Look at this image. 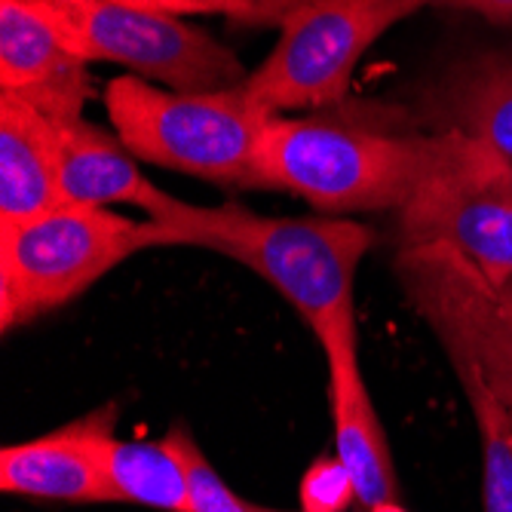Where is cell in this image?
Returning <instances> with one entry per match:
<instances>
[{
    "mask_svg": "<svg viewBox=\"0 0 512 512\" xmlns=\"http://www.w3.org/2000/svg\"><path fill=\"white\" fill-rule=\"evenodd\" d=\"M442 7H457V10H470L479 13L491 22L512 25V0H436Z\"/></svg>",
    "mask_w": 512,
    "mask_h": 512,
    "instance_id": "21",
    "label": "cell"
},
{
    "mask_svg": "<svg viewBox=\"0 0 512 512\" xmlns=\"http://www.w3.org/2000/svg\"><path fill=\"white\" fill-rule=\"evenodd\" d=\"M445 148V132L393 129L356 114H276L258 166L264 191H289L329 212H399Z\"/></svg>",
    "mask_w": 512,
    "mask_h": 512,
    "instance_id": "2",
    "label": "cell"
},
{
    "mask_svg": "<svg viewBox=\"0 0 512 512\" xmlns=\"http://www.w3.org/2000/svg\"><path fill=\"white\" fill-rule=\"evenodd\" d=\"M430 4H436V0H430Z\"/></svg>",
    "mask_w": 512,
    "mask_h": 512,
    "instance_id": "26",
    "label": "cell"
},
{
    "mask_svg": "<svg viewBox=\"0 0 512 512\" xmlns=\"http://www.w3.org/2000/svg\"><path fill=\"white\" fill-rule=\"evenodd\" d=\"M319 344L325 350V362H329L335 457L347 467L359 503L365 509L399 500V476H396L390 439L359 368L356 319L341 322Z\"/></svg>",
    "mask_w": 512,
    "mask_h": 512,
    "instance_id": "11",
    "label": "cell"
},
{
    "mask_svg": "<svg viewBox=\"0 0 512 512\" xmlns=\"http://www.w3.org/2000/svg\"><path fill=\"white\" fill-rule=\"evenodd\" d=\"M307 4H313V0H240V22L283 28Z\"/></svg>",
    "mask_w": 512,
    "mask_h": 512,
    "instance_id": "19",
    "label": "cell"
},
{
    "mask_svg": "<svg viewBox=\"0 0 512 512\" xmlns=\"http://www.w3.org/2000/svg\"><path fill=\"white\" fill-rule=\"evenodd\" d=\"M365 512H408L399 500H390V503H378V506H368Z\"/></svg>",
    "mask_w": 512,
    "mask_h": 512,
    "instance_id": "23",
    "label": "cell"
},
{
    "mask_svg": "<svg viewBox=\"0 0 512 512\" xmlns=\"http://www.w3.org/2000/svg\"><path fill=\"white\" fill-rule=\"evenodd\" d=\"M166 436L175 442V448L184 457V467H188L194 512H255V506L249 500H243L221 479V473L209 463V457L203 454V448L197 445V439L188 427L175 424Z\"/></svg>",
    "mask_w": 512,
    "mask_h": 512,
    "instance_id": "17",
    "label": "cell"
},
{
    "mask_svg": "<svg viewBox=\"0 0 512 512\" xmlns=\"http://www.w3.org/2000/svg\"><path fill=\"white\" fill-rule=\"evenodd\" d=\"M145 4L166 10V13H221L230 19H240V0H145Z\"/></svg>",
    "mask_w": 512,
    "mask_h": 512,
    "instance_id": "20",
    "label": "cell"
},
{
    "mask_svg": "<svg viewBox=\"0 0 512 512\" xmlns=\"http://www.w3.org/2000/svg\"><path fill=\"white\" fill-rule=\"evenodd\" d=\"M396 279L451 368H467L512 411V279L491 283L460 252L442 243L402 246Z\"/></svg>",
    "mask_w": 512,
    "mask_h": 512,
    "instance_id": "7",
    "label": "cell"
},
{
    "mask_svg": "<svg viewBox=\"0 0 512 512\" xmlns=\"http://www.w3.org/2000/svg\"><path fill=\"white\" fill-rule=\"evenodd\" d=\"M59 188L62 203L96 209L135 206L154 221H163L178 203V197L145 178L138 157L120 142V135L83 117L59 123Z\"/></svg>",
    "mask_w": 512,
    "mask_h": 512,
    "instance_id": "12",
    "label": "cell"
},
{
    "mask_svg": "<svg viewBox=\"0 0 512 512\" xmlns=\"http://www.w3.org/2000/svg\"><path fill=\"white\" fill-rule=\"evenodd\" d=\"M172 246L169 230L114 209L62 203L19 224H0V325L13 332L89 292L145 249Z\"/></svg>",
    "mask_w": 512,
    "mask_h": 512,
    "instance_id": "4",
    "label": "cell"
},
{
    "mask_svg": "<svg viewBox=\"0 0 512 512\" xmlns=\"http://www.w3.org/2000/svg\"><path fill=\"white\" fill-rule=\"evenodd\" d=\"M71 50L86 62H111L175 92H218L252 71L206 31L181 16L132 4H53L40 0Z\"/></svg>",
    "mask_w": 512,
    "mask_h": 512,
    "instance_id": "8",
    "label": "cell"
},
{
    "mask_svg": "<svg viewBox=\"0 0 512 512\" xmlns=\"http://www.w3.org/2000/svg\"><path fill=\"white\" fill-rule=\"evenodd\" d=\"M509 421H512V411H509Z\"/></svg>",
    "mask_w": 512,
    "mask_h": 512,
    "instance_id": "25",
    "label": "cell"
},
{
    "mask_svg": "<svg viewBox=\"0 0 512 512\" xmlns=\"http://www.w3.org/2000/svg\"><path fill=\"white\" fill-rule=\"evenodd\" d=\"M86 65L40 0H0V96L59 123L77 120L92 96Z\"/></svg>",
    "mask_w": 512,
    "mask_h": 512,
    "instance_id": "10",
    "label": "cell"
},
{
    "mask_svg": "<svg viewBox=\"0 0 512 512\" xmlns=\"http://www.w3.org/2000/svg\"><path fill=\"white\" fill-rule=\"evenodd\" d=\"M105 108L120 142L138 160L224 188L264 191L258 151L276 114L246 86L175 92L123 74L105 86Z\"/></svg>",
    "mask_w": 512,
    "mask_h": 512,
    "instance_id": "3",
    "label": "cell"
},
{
    "mask_svg": "<svg viewBox=\"0 0 512 512\" xmlns=\"http://www.w3.org/2000/svg\"><path fill=\"white\" fill-rule=\"evenodd\" d=\"M62 206L59 123L22 99L0 96V224Z\"/></svg>",
    "mask_w": 512,
    "mask_h": 512,
    "instance_id": "13",
    "label": "cell"
},
{
    "mask_svg": "<svg viewBox=\"0 0 512 512\" xmlns=\"http://www.w3.org/2000/svg\"><path fill=\"white\" fill-rule=\"evenodd\" d=\"M424 7L430 0H313L283 25L243 86L273 114L332 108L344 102L368 46Z\"/></svg>",
    "mask_w": 512,
    "mask_h": 512,
    "instance_id": "6",
    "label": "cell"
},
{
    "mask_svg": "<svg viewBox=\"0 0 512 512\" xmlns=\"http://www.w3.org/2000/svg\"><path fill=\"white\" fill-rule=\"evenodd\" d=\"M460 390L467 393L482 445V509L512 512V421L485 384L467 368H454Z\"/></svg>",
    "mask_w": 512,
    "mask_h": 512,
    "instance_id": "16",
    "label": "cell"
},
{
    "mask_svg": "<svg viewBox=\"0 0 512 512\" xmlns=\"http://www.w3.org/2000/svg\"><path fill=\"white\" fill-rule=\"evenodd\" d=\"M301 512H347L359 503L356 485L338 457H319L301 476L298 485Z\"/></svg>",
    "mask_w": 512,
    "mask_h": 512,
    "instance_id": "18",
    "label": "cell"
},
{
    "mask_svg": "<svg viewBox=\"0 0 512 512\" xmlns=\"http://www.w3.org/2000/svg\"><path fill=\"white\" fill-rule=\"evenodd\" d=\"M433 132H460L512 166V50L463 59L430 89Z\"/></svg>",
    "mask_w": 512,
    "mask_h": 512,
    "instance_id": "14",
    "label": "cell"
},
{
    "mask_svg": "<svg viewBox=\"0 0 512 512\" xmlns=\"http://www.w3.org/2000/svg\"><path fill=\"white\" fill-rule=\"evenodd\" d=\"M105 460L114 503L148 506L157 512H194L191 476L169 436L160 442H129L114 436Z\"/></svg>",
    "mask_w": 512,
    "mask_h": 512,
    "instance_id": "15",
    "label": "cell"
},
{
    "mask_svg": "<svg viewBox=\"0 0 512 512\" xmlns=\"http://www.w3.org/2000/svg\"><path fill=\"white\" fill-rule=\"evenodd\" d=\"M402 246L442 243L491 283L512 279V166L470 135L445 132V148L396 212Z\"/></svg>",
    "mask_w": 512,
    "mask_h": 512,
    "instance_id": "5",
    "label": "cell"
},
{
    "mask_svg": "<svg viewBox=\"0 0 512 512\" xmlns=\"http://www.w3.org/2000/svg\"><path fill=\"white\" fill-rule=\"evenodd\" d=\"M172 246L234 258L283 295L322 341L356 319L353 283L375 230L341 215H255L237 203L194 206L178 200L160 221Z\"/></svg>",
    "mask_w": 512,
    "mask_h": 512,
    "instance_id": "1",
    "label": "cell"
},
{
    "mask_svg": "<svg viewBox=\"0 0 512 512\" xmlns=\"http://www.w3.org/2000/svg\"><path fill=\"white\" fill-rule=\"evenodd\" d=\"M255 506V512H286V509H273V506H258V503H252Z\"/></svg>",
    "mask_w": 512,
    "mask_h": 512,
    "instance_id": "24",
    "label": "cell"
},
{
    "mask_svg": "<svg viewBox=\"0 0 512 512\" xmlns=\"http://www.w3.org/2000/svg\"><path fill=\"white\" fill-rule=\"evenodd\" d=\"M53 4H132V7H151V4H145V0H53Z\"/></svg>",
    "mask_w": 512,
    "mask_h": 512,
    "instance_id": "22",
    "label": "cell"
},
{
    "mask_svg": "<svg viewBox=\"0 0 512 512\" xmlns=\"http://www.w3.org/2000/svg\"><path fill=\"white\" fill-rule=\"evenodd\" d=\"M114 402L28 442L0 451V491L56 503H114L108 445L117 436Z\"/></svg>",
    "mask_w": 512,
    "mask_h": 512,
    "instance_id": "9",
    "label": "cell"
}]
</instances>
